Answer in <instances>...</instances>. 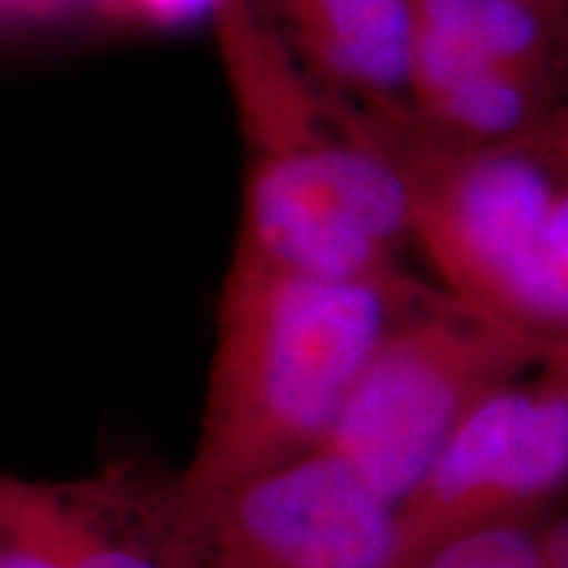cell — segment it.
Listing matches in <instances>:
<instances>
[{
    "label": "cell",
    "instance_id": "10",
    "mask_svg": "<svg viewBox=\"0 0 568 568\" xmlns=\"http://www.w3.org/2000/svg\"><path fill=\"white\" fill-rule=\"evenodd\" d=\"M414 568H545L537 521L481 529L432 550Z\"/></svg>",
    "mask_w": 568,
    "mask_h": 568
},
{
    "label": "cell",
    "instance_id": "7",
    "mask_svg": "<svg viewBox=\"0 0 568 568\" xmlns=\"http://www.w3.org/2000/svg\"><path fill=\"white\" fill-rule=\"evenodd\" d=\"M314 80L364 109H406L416 0H264Z\"/></svg>",
    "mask_w": 568,
    "mask_h": 568
},
{
    "label": "cell",
    "instance_id": "11",
    "mask_svg": "<svg viewBox=\"0 0 568 568\" xmlns=\"http://www.w3.org/2000/svg\"><path fill=\"white\" fill-rule=\"evenodd\" d=\"M105 17L148 27H176L216 13L224 0H92Z\"/></svg>",
    "mask_w": 568,
    "mask_h": 568
},
{
    "label": "cell",
    "instance_id": "5",
    "mask_svg": "<svg viewBox=\"0 0 568 568\" xmlns=\"http://www.w3.org/2000/svg\"><path fill=\"white\" fill-rule=\"evenodd\" d=\"M180 516L187 568H393L395 558L393 506L326 453L180 506Z\"/></svg>",
    "mask_w": 568,
    "mask_h": 568
},
{
    "label": "cell",
    "instance_id": "12",
    "mask_svg": "<svg viewBox=\"0 0 568 568\" xmlns=\"http://www.w3.org/2000/svg\"><path fill=\"white\" fill-rule=\"evenodd\" d=\"M539 548L545 568H568V518L539 527Z\"/></svg>",
    "mask_w": 568,
    "mask_h": 568
},
{
    "label": "cell",
    "instance_id": "2",
    "mask_svg": "<svg viewBox=\"0 0 568 568\" xmlns=\"http://www.w3.org/2000/svg\"><path fill=\"white\" fill-rule=\"evenodd\" d=\"M224 63L251 142L237 245L293 274L374 282L400 264L414 201L400 166L247 3L219 13Z\"/></svg>",
    "mask_w": 568,
    "mask_h": 568
},
{
    "label": "cell",
    "instance_id": "1",
    "mask_svg": "<svg viewBox=\"0 0 568 568\" xmlns=\"http://www.w3.org/2000/svg\"><path fill=\"white\" fill-rule=\"evenodd\" d=\"M432 293L416 276L332 282L234 245L216 308L193 456L174 481L195 508L314 456L389 326Z\"/></svg>",
    "mask_w": 568,
    "mask_h": 568
},
{
    "label": "cell",
    "instance_id": "3",
    "mask_svg": "<svg viewBox=\"0 0 568 568\" xmlns=\"http://www.w3.org/2000/svg\"><path fill=\"white\" fill-rule=\"evenodd\" d=\"M548 355L529 332L432 290L389 326L316 453L395 508L458 426Z\"/></svg>",
    "mask_w": 568,
    "mask_h": 568
},
{
    "label": "cell",
    "instance_id": "4",
    "mask_svg": "<svg viewBox=\"0 0 568 568\" xmlns=\"http://www.w3.org/2000/svg\"><path fill=\"white\" fill-rule=\"evenodd\" d=\"M548 364L487 397L395 503L393 568L471 531L531 521L568 485V366L556 355Z\"/></svg>",
    "mask_w": 568,
    "mask_h": 568
},
{
    "label": "cell",
    "instance_id": "13",
    "mask_svg": "<svg viewBox=\"0 0 568 568\" xmlns=\"http://www.w3.org/2000/svg\"><path fill=\"white\" fill-rule=\"evenodd\" d=\"M550 355H556L558 361H564V364L568 366V345H564V347H550Z\"/></svg>",
    "mask_w": 568,
    "mask_h": 568
},
{
    "label": "cell",
    "instance_id": "8",
    "mask_svg": "<svg viewBox=\"0 0 568 568\" xmlns=\"http://www.w3.org/2000/svg\"><path fill=\"white\" fill-rule=\"evenodd\" d=\"M558 88L481 59L416 19L408 71V116L460 145L527 134L560 111Z\"/></svg>",
    "mask_w": 568,
    "mask_h": 568
},
{
    "label": "cell",
    "instance_id": "6",
    "mask_svg": "<svg viewBox=\"0 0 568 568\" xmlns=\"http://www.w3.org/2000/svg\"><path fill=\"white\" fill-rule=\"evenodd\" d=\"M0 568H187L174 485L122 468L48 481L0 471Z\"/></svg>",
    "mask_w": 568,
    "mask_h": 568
},
{
    "label": "cell",
    "instance_id": "14",
    "mask_svg": "<svg viewBox=\"0 0 568 568\" xmlns=\"http://www.w3.org/2000/svg\"><path fill=\"white\" fill-rule=\"evenodd\" d=\"M556 3H560V6H566V9H568V0H556Z\"/></svg>",
    "mask_w": 568,
    "mask_h": 568
},
{
    "label": "cell",
    "instance_id": "9",
    "mask_svg": "<svg viewBox=\"0 0 568 568\" xmlns=\"http://www.w3.org/2000/svg\"><path fill=\"white\" fill-rule=\"evenodd\" d=\"M416 19L481 59L564 88L568 9L556 0H416Z\"/></svg>",
    "mask_w": 568,
    "mask_h": 568
}]
</instances>
